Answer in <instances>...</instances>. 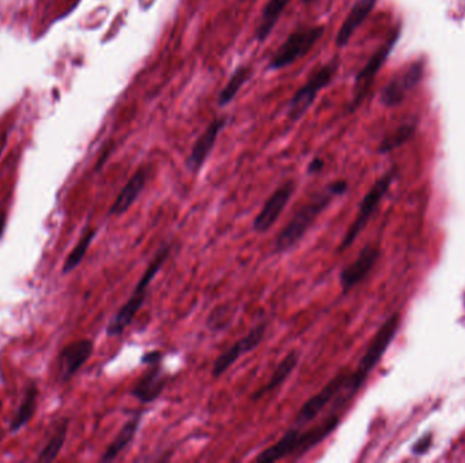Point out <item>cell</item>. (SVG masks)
<instances>
[{"instance_id": "cell-11", "label": "cell", "mask_w": 465, "mask_h": 463, "mask_svg": "<svg viewBox=\"0 0 465 463\" xmlns=\"http://www.w3.org/2000/svg\"><path fill=\"white\" fill-rule=\"evenodd\" d=\"M379 257V249L376 246H365L353 263L346 265L339 276L343 293H349L353 288L362 283L375 268Z\"/></svg>"}, {"instance_id": "cell-24", "label": "cell", "mask_w": 465, "mask_h": 463, "mask_svg": "<svg viewBox=\"0 0 465 463\" xmlns=\"http://www.w3.org/2000/svg\"><path fill=\"white\" fill-rule=\"evenodd\" d=\"M252 68L249 67L240 66L231 75V78L229 79L227 85L224 86V88L222 90L221 94H220V106H226L229 105L234 97L237 95V92L240 91V88H243V85H245L249 78L252 76Z\"/></svg>"}, {"instance_id": "cell-19", "label": "cell", "mask_w": 465, "mask_h": 463, "mask_svg": "<svg viewBox=\"0 0 465 463\" xmlns=\"http://www.w3.org/2000/svg\"><path fill=\"white\" fill-rule=\"evenodd\" d=\"M299 363V354L297 353V351H291L288 352L276 366V368L274 370L272 375L268 379L266 385L263 387H260L253 396H252V399H260V398L264 397L267 394H269L271 392L276 390L278 387H281L286 380L288 379V376L291 375L294 373V370L297 368Z\"/></svg>"}, {"instance_id": "cell-23", "label": "cell", "mask_w": 465, "mask_h": 463, "mask_svg": "<svg viewBox=\"0 0 465 463\" xmlns=\"http://www.w3.org/2000/svg\"><path fill=\"white\" fill-rule=\"evenodd\" d=\"M68 425H69L68 419H63V421L59 424V427L56 428L52 438L49 439L46 445L41 450V452L39 454V458H37L39 462H53L59 457L67 439Z\"/></svg>"}, {"instance_id": "cell-27", "label": "cell", "mask_w": 465, "mask_h": 463, "mask_svg": "<svg viewBox=\"0 0 465 463\" xmlns=\"http://www.w3.org/2000/svg\"><path fill=\"white\" fill-rule=\"evenodd\" d=\"M430 444H431V435L429 434V435H426L424 438L419 439V441L414 445V450H412V451H414V454L421 455V454H424V452L429 450Z\"/></svg>"}, {"instance_id": "cell-25", "label": "cell", "mask_w": 465, "mask_h": 463, "mask_svg": "<svg viewBox=\"0 0 465 463\" xmlns=\"http://www.w3.org/2000/svg\"><path fill=\"white\" fill-rule=\"evenodd\" d=\"M234 315H236V310L231 303H222L215 309L210 311V314L205 319V325L210 331H214V333L226 331L231 325Z\"/></svg>"}, {"instance_id": "cell-13", "label": "cell", "mask_w": 465, "mask_h": 463, "mask_svg": "<svg viewBox=\"0 0 465 463\" xmlns=\"http://www.w3.org/2000/svg\"><path fill=\"white\" fill-rule=\"evenodd\" d=\"M423 66L422 63H414L398 76H395L381 92V102L385 106H396L403 102L410 90L415 88L422 79Z\"/></svg>"}, {"instance_id": "cell-26", "label": "cell", "mask_w": 465, "mask_h": 463, "mask_svg": "<svg viewBox=\"0 0 465 463\" xmlns=\"http://www.w3.org/2000/svg\"><path fill=\"white\" fill-rule=\"evenodd\" d=\"M414 130L415 128H414L412 124H404V125H401L395 132L388 134L382 140V143H381V146L378 148V153L386 154V153L393 151L395 148H398L401 144H404L411 137V134L414 133Z\"/></svg>"}, {"instance_id": "cell-8", "label": "cell", "mask_w": 465, "mask_h": 463, "mask_svg": "<svg viewBox=\"0 0 465 463\" xmlns=\"http://www.w3.org/2000/svg\"><path fill=\"white\" fill-rule=\"evenodd\" d=\"M267 322H262L252 328L249 333H246L244 337L237 340L230 348H227L224 352H222L214 361L211 376L214 379H220L223 374H226L244 354L252 352L256 350L260 343L266 337Z\"/></svg>"}, {"instance_id": "cell-14", "label": "cell", "mask_w": 465, "mask_h": 463, "mask_svg": "<svg viewBox=\"0 0 465 463\" xmlns=\"http://www.w3.org/2000/svg\"><path fill=\"white\" fill-rule=\"evenodd\" d=\"M94 352V343L88 338H82L68 344L59 354V373L66 382L75 375Z\"/></svg>"}, {"instance_id": "cell-4", "label": "cell", "mask_w": 465, "mask_h": 463, "mask_svg": "<svg viewBox=\"0 0 465 463\" xmlns=\"http://www.w3.org/2000/svg\"><path fill=\"white\" fill-rule=\"evenodd\" d=\"M395 178V170L388 172L386 174L381 177L376 184L370 188V191L366 193V196L362 200L359 211L355 216L354 221L350 224L349 230L346 231L342 242L337 247L339 253L346 251L349 247L353 246V243L356 241V238L359 237V234L363 231V228L366 227V224L370 221V218L373 216L377 207L379 205L381 200L384 199V196L386 195L389 186L392 185V181Z\"/></svg>"}, {"instance_id": "cell-3", "label": "cell", "mask_w": 465, "mask_h": 463, "mask_svg": "<svg viewBox=\"0 0 465 463\" xmlns=\"http://www.w3.org/2000/svg\"><path fill=\"white\" fill-rule=\"evenodd\" d=\"M399 321V314H393L377 331L375 338L372 340L369 348L359 360L356 368L354 371H350V375L347 378L346 386L340 394L346 401L351 402V399L360 390V387L363 386L370 373L375 370L378 361L382 359L384 353L386 352L392 340L396 336Z\"/></svg>"}, {"instance_id": "cell-7", "label": "cell", "mask_w": 465, "mask_h": 463, "mask_svg": "<svg viewBox=\"0 0 465 463\" xmlns=\"http://www.w3.org/2000/svg\"><path fill=\"white\" fill-rule=\"evenodd\" d=\"M350 371L351 370H349V368L340 370L320 392H317L314 396H311L299 408L294 422H292V427L304 428L305 425H308L309 422L317 419L318 415H321L332 403L335 398L339 397L342 394V392L346 386L347 378L350 375Z\"/></svg>"}, {"instance_id": "cell-21", "label": "cell", "mask_w": 465, "mask_h": 463, "mask_svg": "<svg viewBox=\"0 0 465 463\" xmlns=\"http://www.w3.org/2000/svg\"><path fill=\"white\" fill-rule=\"evenodd\" d=\"M37 398H39V387H37L36 382H32L27 386L22 402H21L14 419L11 421L10 431L13 434L21 431L23 427L34 416V412L37 408Z\"/></svg>"}, {"instance_id": "cell-2", "label": "cell", "mask_w": 465, "mask_h": 463, "mask_svg": "<svg viewBox=\"0 0 465 463\" xmlns=\"http://www.w3.org/2000/svg\"><path fill=\"white\" fill-rule=\"evenodd\" d=\"M172 251V244L169 242L163 243L155 253L153 260L149 263L146 270L143 272L142 277L133 288L131 296L127 302L119 309L113 315L107 326V336L108 337H119L133 325L135 317L144 306L147 292L154 280L155 276L159 273L162 266L169 260Z\"/></svg>"}, {"instance_id": "cell-18", "label": "cell", "mask_w": 465, "mask_h": 463, "mask_svg": "<svg viewBox=\"0 0 465 463\" xmlns=\"http://www.w3.org/2000/svg\"><path fill=\"white\" fill-rule=\"evenodd\" d=\"M142 417H143V412H139V413L133 415V417L121 427V429L119 431L116 438L112 441L108 448L105 450L104 455L101 457L102 462L114 461L128 445H131V443L139 431V427L142 424Z\"/></svg>"}, {"instance_id": "cell-1", "label": "cell", "mask_w": 465, "mask_h": 463, "mask_svg": "<svg viewBox=\"0 0 465 463\" xmlns=\"http://www.w3.org/2000/svg\"><path fill=\"white\" fill-rule=\"evenodd\" d=\"M349 184L344 179L335 181L324 189L314 193L288 221L275 238L272 253L283 254L292 250L297 243L306 235L310 227L323 215V212L332 204L333 200L346 193Z\"/></svg>"}, {"instance_id": "cell-30", "label": "cell", "mask_w": 465, "mask_h": 463, "mask_svg": "<svg viewBox=\"0 0 465 463\" xmlns=\"http://www.w3.org/2000/svg\"><path fill=\"white\" fill-rule=\"evenodd\" d=\"M6 221H7V215H6V212H4V211H1V209H0V238H1L3 233H4V228H6Z\"/></svg>"}, {"instance_id": "cell-22", "label": "cell", "mask_w": 465, "mask_h": 463, "mask_svg": "<svg viewBox=\"0 0 465 463\" xmlns=\"http://www.w3.org/2000/svg\"><path fill=\"white\" fill-rule=\"evenodd\" d=\"M95 235H97L95 228L89 227L83 231L79 241L75 244V247L71 250V253L68 254V257H67L66 261L63 264V270H62L63 275H67V273L75 270L79 266V264L83 261V258H85V256L89 250L90 244L94 241Z\"/></svg>"}, {"instance_id": "cell-16", "label": "cell", "mask_w": 465, "mask_h": 463, "mask_svg": "<svg viewBox=\"0 0 465 463\" xmlns=\"http://www.w3.org/2000/svg\"><path fill=\"white\" fill-rule=\"evenodd\" d=\"M147 169L146 167H139L133 176L127 181L121 192L119 193L117 199L112 204L111 209L108 212L109 216H121L135 204V201L139 199L142 195L146 182H147Z\"/></svg>"}, {"instance_id": "cell-12", "label": "cell", "mask_w": 465, "mask_h": 463, "mask_svg": "<svg viewBox=\"0 0 465 463\" xmlns=\"http://www.w3.org/2000/svg\"><path fill=\"white\" fill-rule=\"evenodd\" d=\"M168 385V374L165 373L162 363H155L135 382L131 389V396L142 403H151L162 396Z\"/></svg>"}, {"instance_id": "cell-5", "label": "cell", "mask_w": 465, "mask_h": 463, "mask_svg": "<svg viewBox=\"0 0 465 463\" xmlns=\"http://www.w3.org/2000/svg\"><path fill=\"white\" fill-rule=\"evenodd\" d=\"M337 69H339V59H333L310 75L308 82L294 94V97L288 104V116L291 123L298 121L306 111H309L317 94L332 82L333 76L336 75Z\"/></svg>"}, {"instance_id": "cell-9", "label": "cell", "mask_w": 465, "mask_h": 463, "mask_svg": "<svg viewBox=\"0 0 465 463\" xmlns=\"http://www.w3.org/2000/svg\"><path fill=\"white\" fill-rule=\"evenodd\" d=\"M297 189V184L292 179H288L279 188L274 191V193L264 201L262 209L253 219V230L257 234H264L269 231L276 221L283 214L291 198L294 196Z\"/></svg>"}, {"instance_id": "cell-10", "label": "cell", "mask_w": 465, "mask_h": 463, "mask_svg": "<svg viewBox=\"0 0 465 463\" xmlns=\"http://www.w3.org/2000/svg\"><path fill=\"white\" fill-rule=\"evenodd\" d=\"M398 37H399V33L395 32L392 34V37L370 57V60L366 63V66L358 72V75L355 78L354 95H353V102H351L350 111H353L356 106H359L362 104V101L365 99V97L368 95L369 90H370L375 79H376L378 71L381 69V67L384 66V63L386 62L391 50L393 49V46L396 44Z\"/></svg>"}, {"instance_id": "cell-15", "label": "cell", "mask_w": 465, "mask_h": 463, "mask_svg": "<svg viewBox=\"0 0 465 463\" xmlns=\"http://www.w3.org/2000/svg\"><path fill=\"white\" fill-rule=\"evenodd\" d=\"M226 117H220L217 120H214L207 128L205 131L201 133L199 139L196 140V143L194 144L191 154L187 159V167L189 172L192 173H199L203 167V165L205 163V160L208 159V156L211 154L217 139L220 136L222 130L226 125Z\"/></svg>"}, {"instance_id": "cell-17", "label": "cell", "mask_w": 465, "mask_h": 463, "mask_svg": "<svg viewBox=\"0 0 465 463\" xmlns=\"http://www.w3.org/2000/svg\"><path fill=\"white\" fill-rule=\"evenodd\" d=\"M377 0H358L351 8L350 14L344 20L342 27L337 32L336 45L339 48H344L354 36L356 29L365 22V20L370 15L373 8L376 7Z\"/></svg>"}, {"instance_id": "cell-31", "label": "cell", "mask_w": 465, "mask_h": 463, "mask_svg": "<svg viewBox=\"0 0 465 463\" xmlns=\"http://www.w3.org/2000/svg\"><path fill=\"white\" fill-rule=\"evenodd\" d=\"M304 4H306V6H310V4H313V3H316L317 0H301Z\"/></svg>"}, {"instance_id": "cell-28", "label": "cell", "mask_w": 465, "mask_h": 463, "mask_svg": "<svg viewBox=\"0 0 465 463\" xmlns=\"http://www.w3.org/2000/svg\"><path fill=\"white\" fill-rule=\"evenodd\" d=\"M159 361H162V353L159 351H150V352H146L142 356V363L146 364V366H151V364L159 363Z\"/></svg>"}, {"instance_id": "cell-20", "label": "cell", "mask_w": 465, "mask_h": 463, "mask_svg": "<svg viewBox=\"0 0 465 463\" xmlns=\"http://www.w3.org/2000/svg\"><path fill=\"white\" fill-rule=\"evenodd\" d=\"M290 1L291 0H268L262 14V20L256 29V39L259 43H263L268 39Z\"/></svg>"}, {"instance_id": "cell-29", "label": "cell", "mask_w": 465, "mask_h": 463, "mask_svg": "<svg viewBox=\"0 0 465 463\" xmlns=\"http://www.w3.org/2000/svg\"><path fill=\"white\" fill-rule=\"evenodd\" d=\"M324 169V160L321 158H314L308 166V173L309 174H317Z\"/></svg>"}, {"instance_id": "cell-6", "label": "cell", "mask_w": 465, "mask_h": 463, "mask_svg": "<svg viewBox=\"0 0 465 463\" xmlns=\"http://www.w3.org/2000/svg\"><path fill=\"white\" fill-rule=\"evenodd\" d=\"M324 26H310L301 27L292 32L288 40L279 46V49L274 53L268 68L269 69H282L285 67L291 66L298 59H302L309 53L310 49L324 36Z\"/></svg>"}]
</instances>
